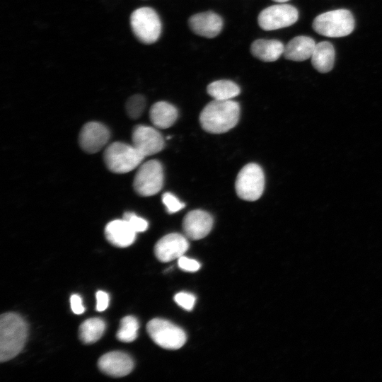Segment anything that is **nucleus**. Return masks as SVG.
I'll return each mask as SVG.
<instances>
[{
	"label": "nucleus",
	"mask_w": 382,
	"mask_h": 382,
	"mask_svg": "<svg viewBox=\"0 0 382 382\" xmlns=\"http://www.w3.org/2000/svg\"><path fill=\"white\" fill-rule=\"evenodd\" d=\"M178 266L187 272H196L200 268V264L195 260L181 256L178 258Z\"/></svg>",
	"instance_id": "obj_28"
},
{
	"label": "nucleus",
	"mask_w": 382,
	"mask_h": 382,
	"mask_svg": "<svg viewBox=\"0 0 382 382\" xmlns=\"http://www.w3.org/2000/svg\"><path fill=\"white\" fill-rule=\"evenodd\" d=\"M313 67L320 73H327L332 70L335 62V49L333 45L327 41L316 45L311 56Z\"/></svg>",
	"instance_id": "obj_20"
},
{
	"label": "nucleus",
	"mask_w": 382,
	"mask_h": 382,
	"mask_svg": "<svg viewBox=\"0 0 382 382\" xmlns=\"http://www.w3.org/2000/svg\"><path fill=\"white\" fill-rule=\"evenodd\" d=\"M272 1H274L275 2H277V3H285V2H286V1H288L289 0H272Z\"/></svg>",
	"instance_id": "obj_31"
},
{
	"label": "nucleus",
	"mask_w": 382,
	"mask_h": 382,
	"mask_svg": "<svg viewBox=\"0 0 382 382\" xmlns=\"http://www.w3.org/2000/svg\"><path fill=\"white\" fill-rule=\"evenodd\" d=\"M208 94L216 100H227L239 95V86L230 80H218L207 86Z\"/></svg>",
	"instance_id": "obj_22"
},
{
	"label": "nucleus",
	"mask_w": 382,
	"mask_h": 382,
	"mask_svg": "<svg viewBox=\"0 0 382 382\" xmlns=\"http://www.w3.org/2000/svg\"><path fill=\"white\" fill-rule=\"evenodd\" d=\"M163 178L161 163L156 160L148 161L138 168L133 182L134 189L140 196L154 195L162 189Z\"/></svg>",
	"instance_id": "obj_7"
},
{
	"label": "nucleus",
	"mask_w": 382,
	"mask_h": 382,
	"mask_svg": "<svg viewBox=\"0 0 382 382\" xmlns=\"http://www.w3.org/2000/svg\"><path fill=\"white\" fill-rule=\"evenodd\" d=\"M162 202L168 212L175 213L185 207V204L171 192H166L162 196Z\"/></svg>",
	"instance_id": "obj_26"
},
{
	"label": "nucleus",
	"mask_w": 382,
	"mask_h": 382,
	"mask_svg": "<svg viewBox=\"0 0 382 382\" xmlns=\"http://www.w3.org/2000/svg\"><path fill=\"white\" fill-rule=\"evenodd\" d=\"M178 110L172 104L166 101L154 103L149 111V117L153 125L161 129L171 127L178 118Z\"/></svg>",
	"instance_id": "obj_19"
},
{
	"label": "nucleus",
	"mask_w": 382,
	"mask_h": 382,
	"mask_svg": "<svg viewBox=\"0 0 382 382\" xmlns=\"http://www.w3.org/2000/svg\"><path fill=\"white\" fill-rule=\"evenodd\" d=\"M190 30L202 37L213 38L222 30L223 21L221 16L213 11H205L192 16L188 20Z\"/></svg>",
	"instance_id": "obj_15"
},
{
	"label": "nucleus",
	"mask_w": 382,
	"mask_h": 382,
	"mask_svg": "<svg viewBox=\"0 0 382 382\" xmlns=\"http://www.w3.org/2000/svg\"><path fill=\"white\" fill-rule=\"evenodd\" d=\"M240 115L239 104L232 100L209 102L199 115L204 130L213 134L224 133L234 127Z\"/></svg>",
	"instance_id": "obj_2"
},
{
	"label": "nucleus",
	"mask_w": 382,
	"mask_h": 382,
	"mask_svg": "<svg viewBox=\"0 0 382 382\" xmlns=\"http://www.w3.org/2000/svg\"><path fill=\"white\" fill-rule=\"evenodd\" d=\"M284 46L277 40L258 39L250 46L252 54L257 59L271 62L277 60L284 53Z\"/></svg>",
	"instance_id": "obj_18"
},
{
	"label": "nucleus",
	"mask_w": 382,
	"mask_h": 382,
	"mask_svg": "<svg viewBox=\"0 0 382 382\" xmlns=\"http://www.w3.org/2000/svg\"><path fill=\"white\" fill-rule=\"evenodd\" d=\"M189 248L187 238L177 233L162 237L156 243L154 253L161 262H169L183 256Z\"/></svg>",
	"instance_id": "obj_12"
},
{
	"label": "nucleus",
	"mask_w": 382,
	"mask_h": 382,
	"mask_svg": "<svg viewBox=\"0 0 382 382\" xmlns=\"http://www.w3.org/2000/svg\"><path fill=\"white\" fill-rule=\"evenodd\" d=\"M28 337V324L16 313H3L0 317V361H7L23 349Z\"/></svg>",
	"instance_id": "obj_1"
},
{
	"label": "nucleus",
	"mask_w": 382,
	"mask_h": 382,
	"mask_svg": "<svg viewBox=\"0 0 382 382\" xmlns=\"http://www.w3.org/2000/svg\"><path fill=\"white\" fill-rule=\"evenodd\" d=\"M131 28L135 37L146 45L158 40L161 33V22L157 13L151 8L141 7L130 16Z\"/></svg>",
	"instance_id": "obj_5"
},
{
	"label": "nucleus",
	"mask_w": 382,
	"mask_h": 382,
	"mask_svg": "<svg viewBox=\"0 0 382 382\" xmlns=\"http://www.w3.org/2000/svg\"><path fill=\"white\" fill-rule=\"evenodd\" d=\"M144 156L133 144L117 141L105 148L103 154L107 168L115 173H126L141 165Z\"/></svg>",
	"instance_id": "obj_3"
},
{
	"label": "nucleus",
	"mask_w": 382,
	"mask_h": 382,
	"mask_svg": "<svg viewBox=\"0 0 382 382\" xmlns=\"http://www.w3.org/2000/svg\"><path fill=\"white\" fill-rule=\"evenodd\" d=\"M318 34L339 37L349 35L354 28V19L352 13L346 9H337L318 15L312 24Z\"/></svg>",
	"instance_id": "obj_4"
},
{
	"label": "nucleus",
	"mask_w": 382,
	"mask_h": 382,
	"mask_svg": "<svg viewBox=\"0 0 382 382\" xmlns=\"http://www.w3.org/2000/svg\"><path fill=\"white\" fill-rule=\"evenodd\" d=\"M109 138L110 132L106 126L100 122H90L81 129L79 141L84 151L95 154L106 145Z\"/></svg>",
	"instance_id": "obj_11"
},
{
	"label": "nucleus",
	"mask_w": 382,
	"mask_h": 382,
	"mask_svg": "<svg viewBox=\"0 0 382 382\" xmlns=\"http://www.w3.org/2000/svg\"><path fill=\"white\" fill-rule=\"evenodd\" d=\"M315 41L308 36H296L285 46L284 56L286 59L302 62L311 57L316 47Z\"/></svg>",
	"instance_id": "obj_17"
},
{
	"label": "nucleus",
	"mask_w": 382,
	"mask_h": 382,
	"mask_svg": "<svg viewBox=\"0 0 382 382\" xmlns=\"http://www.w3.org/2000/svg\"><path fill=\"white\" fill-rule=\"evenodd\" d=\"M146 105V100L141 95L137 94L130 97L126 103V110L132 119H137L142 114Z\"/></svg>",
	"instance_id": "obj_24"
},
{
	"label": "nucleus",
	"mask_w": 382,
	"mask_h": 382,
	"mask_svg": "<svg viewBox=\"0 0 382 382\" xmlns=\"http://www.w3.org/2000/svg\"><path fill=\"white\" fill-rule=\"evenodd\" d=\"M99 369L104 374L122 377L129 374L134 368V361L127 353L113 351L103 354L98 361Z\"/></svg>",
	"instance_id": "obj_13"
},
{
	"label": "nucleus",
	"mask_w": 382,
	"mask_h": 382,
	"mask_svg": "<svg viewBox=\"0 0 382 382\" xmlns=\"http://www.w3.org/2000/svg\"><path fill=\"white\" fill-rule=\"evenodd\" d=\"M213 222L210 214L201 209H195L185 216L183 228L188 238L198 240L203 238L211 231Z\"/></svg>",
	"instance_id": "obj_14"
},
{
	"label": "nucleus",
	"mask_w": 382,
	"mask_h": 382,
	"mask_svg": "<svg viewBox=\"0 0 382 382\" xmlns=\"http://www.w3.org/2000/svg\"><path fill=\"white\" fill-rule=\"evenodd\" d=\"M132 144L144 156L161 151L164 146L163 137L154 127L139 125L134 127L132 134Z\"/></svg>",
	"instance_id": "obj_10"
},
{
	"label": "nucleus",
	"mask_w": 382,
	"mask_h": 382,
	"mask_svg": "<svg viewBox=\"0 0 382 382\" xmlns=\"http://www.w3.org/2000/svg\"><path fill=\"white\" fill-rule=\"evenodd\" d=\"M139 324L138 320L132 316L122 318L116 337L123 342H131L137 337Z\"/></svg>",
	"instance_id": "obj_23"
},
{
	"label": "nucleus",
	"mask_w": 382,
	"mask_h": 382,
	"mask_svg": "<svg viewBox=\"0 0 382 382\" xmlns=\"http://www.w3.org/2000/svg\"><path fill=\"white\" fill-rule=\"evenodd\" d=\"M136 234L137 232L124 219L113 220L105 228L106 239L117 247L125 248L132 245L135 241Z\"/></svg>",
	"instance_id": "obj_16"
},
{
	"label": "nucleus",
	"mask_w": 382,
	"mask_h": 382,
	"mask_svg": "<svg viewBox=\"0 0 382 382\" xmlns=\"http://www.w3.org/2000/svg\"><path fill=\"white\" fill-rule=\"evenodd\" d=\"M105 328V321L100 318L87 319L79 327V338L85 344L94 343L103 336Z\"/></svg>",
	"instance_id": "obj_21"
},
{
	"label": "nucleus",
	"mask_w": 382,
	"mask_h": 382,
	"mask_svg": "<svg viewBox=\"0 0 382 382\" xmlns=\"http://www.w3.org/2000/svg\"><path fill=\"white\" fill-rule=\"evenodd\" d=\"M299 18L297 9L291 5L281 4L270 6L259 14L257 21L264 30H274L293 25Z\"/></svg>",
	"instance_id": "obj_9"
},
{
	"label": "nucleus",
	"mask_w": 382,
	"mask_h": 382,
	"mask_svg": "<svg viewBox=\"0 0 382 382\" xmlns=\"http://www.w3.org/2000/svg\"><path fill=\"white\" fill-rule=\"evenodd\" d=\"M123 219L129 224L137 233L144 232L148 228V221L133 212H125Z\"/></svg>",
	"instance_id": "obj_25"
},
{
	"label": "nucleus",
	"mask_w": 382,
	"mask_h": 382,
	"mask_svg": "<svg viewBox=\"0 0 382 382\" xmlns=\"http://www.w3.org/2000/svg\"><path fill=\"white\" fill-rule=\"evenodd\" d=\"M70 304L72 311L77 315L85 311V308L82 303V299L78 294H73L70 298Z\"/></svg>",
	"instance_id": "obj_30"
},
{
	"label": "nucleus",
	"mask_w": 382,
	"mask_h": 382,
	"mask_svg": "<svg viewBox=\"0 0 382 382\" xmlns=\"http://www.w3.org/2000/svg\"><path fill=\"white\" fill-rule=\"evenodd\" d=\"M175 301L182 308L190 311L195 303V296L190 293L180 292L174 296Z\"/></svg>",
	"instance_id": "obj_27"
},
{
	"label": "nucleus",
	"mask_w": 382,
	"mask_h": 382,
	"mask_svg": "<svg viewBox=\"0 0 382 382\" xmlns=\"http://www.w3.org/2000/svg\"><path fill=\"white\" fill-rule=\"evenodd\" d=\"M146 330L154 342L165 349H179L186 341V335L183 330L164 319L151 320L146 325Z\"/></svg>",
	"instance_id": "obj_8"
},
{
	"label": "nucleus",
	"mask_w": 382,
	"mask_h": 382,
	"mask_svg": "<svg viewBox=\"0 0 382 382\" xmlns=\"http://www.w3.org/2000/svg\"><path fill=\"white\" fill-rule=\"evenodd\" d=\"M265 187V175L262 168L254 163H250L239 171L235 188L238 196L242 199L255 201L258 199Z\"/></svg>",
	"instance_id": "obj_6"
},
{
	"label": "nucleus",
	"mask_w": 382,
	"mask_h": 382,
	"mask_svg": "<svg viewBox=\"0 0 382 382\" xmlns=\"http://www.w3.org/2000/svg\"><path fill=\"white\" fill-rule=\"evenodd\" d=\"M96 306L98 311H105L109 306L110 297L109 294L104 291H98L96 294Z\"/></svg>",
	"instance_id": "obj_29"
}]
</instances>
